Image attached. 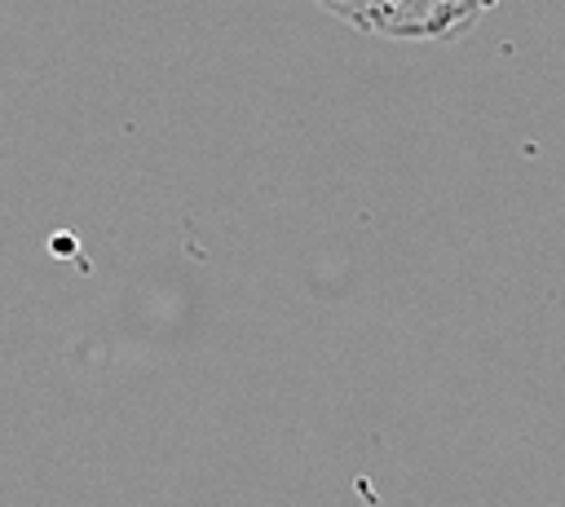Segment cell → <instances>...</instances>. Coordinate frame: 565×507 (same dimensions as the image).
I'll return each mask as SVG.
<instances>
[{
    "instance_id": "6da1fadb",
    "label": "cell",
    "mask_w": 565,
    "mask_h": 507,
    "mask_svg": "<svg viewBox=\"0 0 565 507\" xmlns=\"http://www.w3.org/2000/svg\"><path fill=\"white\" fill-rule=\"evenodd\" d=\"M313 4L384 40H459L499 0H313Z\"/></svg>"
}]
</instances>
